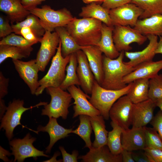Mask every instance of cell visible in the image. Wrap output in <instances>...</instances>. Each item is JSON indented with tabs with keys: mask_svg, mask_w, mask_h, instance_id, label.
Here are the masks:
<instances>
[{
	"mask_svg": "<svg viewBox=\"0 0 162 162\" xmlns=\"http://www.w3.org/2000/svg\"><path fill=\"white\" fill-rule=\"evenodd\" d=\"M161 69L162 60L145 62L136 66L134 70L123 78V81L127 84L139 79H150L158 75Z\"/></svg>",
	"mask_w": 162,
	"mask_h": 162,
	"instance_id": "19",
	"label": "cell"
},
{
	"mask_svg": "<svg viewBox=\"0 0 162 162\" xmlns=\"http://www.w3.org/2000/svg\"><path fill=\"white\" fill-rule=\"evenodd\" d=\"M133 105L127 95L119 98L109 112V117L112 121L123 129L129 128L132 125Z\"/></svg>",
	"mask_w": 162,
	"mask_h": 162,
	"instance_id": "11",
	"label": "cell"
},
{
	"mask_svg": "<svg viewBox=\"0 0 162 162\" xmlns=\"http://www.w3.org/2000/svg\"><path fill=\"white\" fill-rule=\"evenodd\" d=\"M113 28L114 26H109L103 23L101 38L97 45L105 56L112 59L116 58L120 54L114 42Z\"/></svg>",
	"mask_w": 162,
	"mask_h": 162,
	"instance_id": "25",
	"label": "cell"
},
{
	"mask_svg": "<svg viewBox=\"0 0 162 162\" xmlns=\"http://www.w3.org/2000/svg\"><path fill=\"white\" fill-rule=\"evenodd\" d=\"M18 0L20 1H21L22 0Z\"/></svg>",
	"mask_w": 162,
	"mask_h": 162,
	"instance_id": "55",
	"label": "cell"
},
{
	"mask_svg": "<svg viewBox=\"0 0 162 162\" xmlns=\"http://www.w3.org/2000/svg\"><path fill=\"white\" fill-rule=\"evenodd\" d=\"M12 62L16 70L28 87L31 93L35 94L39 87L38 72L40 71L36 59L27 62L12 59Z\"/></svg>",
	"mask_w": 162,
	"mask_h": 162,
	"instance_id": "13",
	"label": "cell"
},
{
	"mask_svg": "<svg viewBox=\"0 0 162 162\" xmlns=\"http://www.w3.org/2000/svg\"><path fill=\"white\" fill-rule=\"evenodd\" d=\"M131 3L142 10L143 13L140 17L141 19L162 14V0H132Z\"/></svg>",
	"mask_w": 162,
	"mask_h": 162,
	"instance_id": "33",
	"label": "cell"
},
{
	"mask_svg": "<svg viewBox=\"0 0 162 162\" xmlns=\"http://www.w3.org/2000/svg\"><path fill=\"white\" fill-rule=\"evenodd\" d=\"M83 162H122V154H115L110 151L107 145L92 148L85 155L78 156Z\"/></svg>",
	"mask_w": 162,
	"mask_h": 162,
	"instance_id": "23",
	"label": "cell"
},
{
	"mask_svg": "<svg viewBox=\"0 0 162 162\" xmlns=\"http://www.w3.org/2000/svg\"><path fill=\"white\" fill-rule=\"evenodd\" d=\"M134 28L146 36L151 35L162 36V14L138 20Z\"/></svg>",
	"mask_w": 162,
	"mask_h": 162,
	"instance_id": "24",
	"label": "cell"
},
{
	"mask_svg": "<svg viewBox=\"0 0 162 162\" xmlns=\"http://www.w3.org/2000/svg\"><path fill=\"white\" fill-rule=\"evenodd\" d=\"M38 43L28 41L22 36L12 33L2 38L0 41V45H7L19 47L31 46Z\"/></svg>",
	"mask_w": 162,
	"mask_h": 162,
	"instance_id": "37",
	"label": "cell"
},
{
	"mask_svg": "<svg viewBox=\"0 0 162 162\" xmlns=\"http://www.w3.org/2000/svg\"><path fill=\"white\" fill-rule=\"evenodd\" d=\"M78 61L76 52L70 55V61L67 66L65 78L59 87L65 90L72 85L80 86V83L76 72Z\"/></svg>",
	"mask_w": 162,
	"mask_h": 162,
	"instance_id": "32",
	"label": "cell"
},
{
	"mask_svg": "<svg viewBox=\"0 0 162 162\" xmlns=\"http://www.w3.org/2000/svg\"><path fill=\"white\" fill-rule=\"evenodd\" d=\"M11 26L13 32L18 35H20V31L22 27H28L39 38H42L46 31L41 24L39 18L31 14L23 21Z\"/></svg>",
	"mask_w": 162,
	"mask_h": 162,
	"instance_id": "31",
	"label": "cell"
},
{
	"mask_svg": "<svg viewBox=\"0 0 162 162\" xmlns=\"http://www.w3.org/2000/svg\"><path fill=\"white\" fill-rule=\"evenodd\" d=\"M55 31L58 34L62 44L61 52L65 57L81 50L82 47L79 45L65 27L56 28Z\"/></svg>",
	"mask_w": 162,
	"mask_h": 162,
	"instance_id": "29",
	"label": "cell"
},
{
	"mask_svg": "<svg viewBox=\"0 0 162 162\" xmlns=\"http://www.w3.org/2000/svg\"><path fill=\"white\" fill-rule=\"evenodd\" d=\"M104 0H82L83 2L86 4H89L92 2H103Z\"/></svg>",
	"mask_w": 162,
	"mask_h": 162,
	"instance_id": "53",
	"label": "cell"
},
{
	"mask_svg": "<svg viewBox=\"0 0 162 162\" xmlns=\"http://www.w3.org/2000/svg\"><path fill=\"white\" fill-rule=\"evenodd\" d=\"M10 20L7 16H0V38H3L10 34L13 32L12 27L9 24Z\"/></svg>",
	"mask_w": 162,
	"mask_h": 162,
	"instance_id": "39",
	"label": "cell"
},
{
	"mask_svg": "<svg viewBox=\"0 0 162 162\" xmlns=\"http://www.w3.org/2000/svg\"><path fill=\"white\" fill-rule=\"evenodd\" d=\"M151 162H162V150L146 147L143 150Z\"/></svg>",
	"mask_w": 162,
	"mask_h": 162,
	"instance_id": "40",
	"label": "cell"
},
{
	"mask_svg": "<svg viewBox=\"0 0 162 162\" xmlns=\"http://www.w3.org/2000/svg\"><path fill=\"white\" fill-rule=\"evenodd\" d=\"M132 152L123 149L121 154L123 162H135L132 156Z\"/></svg>",
	"mask_w": 162,
	"mask_h": 162,
	"instance_id": "48",
	"label": "cell"
},
{
	"mask_svg": "<svg viewBox=\"0 0 162 162\" xmlns=\"http://www.w3.org/2000/svg\"><path fill=\"white\" fill-rule=\"evenodd\" d=\"M31 14L38 17L45 31L52 32L59 27H65L74 17L65 8L57 10L45 5L41 8H35L29 10Z\"/></svg>",
	"mask_w": 162,
	"mask_h": 162,
	"instance_id": "5",
	"label": "cell"
},
{
	"mask_svg": "<svg viewBox=\"0 0 162 162\" xmlns=\"http://www.w3.org/2000/svg\"><path fill=\"white\" fill-rule=\"evenodd\" d=\"M80 123L78 127L73 130L72 133L79 136L84 141L85 148L89 149L92 148L91 136L92 131L90 116L86 115H80L79 116Z\"/></svg>",
	"mask_w": 162,
	"mask_h": 162,
	"instance_id": "35",
	"label": "cell"
},
{
	"mask_svg": "<svg viewBox=\"0 0 162 162\" xmlns=\"http://www.w3.org/2000/svg\"><path fill=\"white\" fill-rule=\"evenodd\" d=\"M47 103L40 102L35 105L26 108L24 106V101L23 100L19 99L13 100L9 103L5 114L1 119L0 129L3 128L5 130L6 136L10 141L14 136L13 132L15 128L19 125H21L22 128H26L37 134L36 131L31 129L21 124L22 116L28 110L39 106H44Z\"/></svg>",
	"mask_w": 162,
	"mask_h": 162,
	"instance_id": "7",
	"label": "cell"
},
{
	"mask_svg": "<svg viewBox=\"0 0 162 162\" xmlns=\"http://www.w3.org/2000/svg\"><path fill=\"white\" fill-rule=\"evenodd\" d=\"M36 138L32 136L28 133L22 139H14L9 142L11 155L14 156V162H23L28 158L32 157L36 159L38 157H49L43 151H40L33 145Z\"/></svg>",
	"mask_w": 162,
	"mask_h": 162,
	"instance_id": "9",
	"label": "cell"
},
{
	"mask_svg": "<svg viewBox=\"0 0 162 162\" xmlns=\"http://www.w3.org/2000/svg\"><path fill=\"white\" fill-rule=\"evenodd\" d=\"M0 10L6 14L12 24L23 21L31 14L18 0H0Z\"/></svg>",
	"mask_w": 162,
	"mask_h": 162,
	"instance_id": "22",
	"label": "cell"
},
{
	"mask_svg": "<svg viewBox=\"0 0 162 162\" xmlns=\"http://www.w3.org/2000/svg\"><path fill=\"white\" fill-rule=\"evenodd\" d=\"M33 49L31 46L19 47L7 45H0V64L8 58L20 60L28 57Z\"/></svg>",
	"mask_w": 162,
	"mask_h": 162,
	"instance_id": "30",
	"label": "cell"
},
{
	"mask_svg": "<svg viewBox=\"0 0 162 162\" xmlns=\"http://www.w3.org/2000/svg\"><path fill=\"white\" fill-rule=\"evenodd\" d=\"M59 148L61 152L62 156V162H77L79 155L78 151L74 150L71 154L68 153L64 147L59 146Z\"/></svg>",
	"mask_w": 162,
	"mask_h": 162,
	"instance_id": "43",
	"label": "cell"
},
{
	"mask_svg": "<svg viewBox=\"0 0 162 162\" xmlns=\"http://www.w3.org/2000/svg\"><path fill=\"white\" fill-rule=\"evenodd\" d=\"M132 156L135 162H151L144 152H134L132 151Z\"/></svg>",
	"mask_w": 162,
	"mask_h": 162,
	"instance_id": "47",
	"label": "cell"
},
{
	"mask_svg": "<svg viewBox=\"0 0 162 162\" xmlns=\"http://www.w3.org/2000/svg\"><path fill=\"white\" fill-rule=\"evenodd\" d=\"M142 13L141 9L131 3L109 10L113 26H122L134 27Z\"/></svg>",
	"mask_w": 162,
	"mask_h": 162,
	"instance_id": "10",
	"label": "cell"
},
{
	"mask_svg": "<svg viewBox=\"0 0 162 162\" xmlns=\"http://www.w3.org/2000/svg\"><path fill=\"white\" fill-rule=\"evenodd\" d=\"M109 10L95 2H92L82 7L79 16L83 18L97 19L108 26H113L109 15Z\"/></svg>",
	"mask_w": 162,
	"mask_h": 162,
	"instance_id": "26",
	"label": "cell"
},
{
	"mask_svg": "<svg viewBox=\"0 0 162 162\" xmlns=\"http://www.w3.org/2000/svg\"><path fill=\"white\" fill-rule=\"evenodd\" d=\"M20 35L26 40L31 41L40 42L41 38L37 37L31 29L28 27H22L20 31Z\"/></svg>",
	"mask_w": 162,
	"mask_h": 162,
	"instance_id": "44",
	"label": "cell"
},
{
	"mask_svg": "<svg viewBox=\"0 0 162 162\" xmlns=\"http://www.w3.org/2000/svg\"><path fill=\"white\" fill-rule=\"evenodd\" d=\"M149 80L141 79L133 81L127 94L133 104H136L148 99Z\"/></svg>",
	"mask_w": 162,
	"mask_h": 162,
	"instance_id": "28",
	"label": "cell"
},
{
	"mask_svg": "<svg viewBox=\"0 0 162 162\" xmlns=\"http://www.w3.org/2000/svg\"><path fill=\"white\" fill-rule=\"evenodd\" d=\"M148 98L155 103L162 99V74L149 80Z\"/></svg>",
	"mask_w": 162,
	"mask_h": 162,
	"instance_id": "36",
	"label": "cell"
},
{
	"mask_svg": "<svg viewBox=\"0 0 162 162\" xmlns=\"http://www.w3.org/2000/svg\"><path fill=\"white\" fill-rule=\"evenodd\" d=\"M11 154L10 152L1 146L0 147V158L5 162L10 161L8 159V156H10Z\"/></svg>",
	"mask_w": 162,
	"mask_h": 162,
	"instance_id": "49",
	"label": "cell"
},
{
	"mask_svg": "<svg viewBox=\"0 0 162 162\" xmlns=\"http://www.w3.org/2000/svg\"><path fill=\"white\" fill-rule=\"evenodd\" d=\"M78 65L76 72L80 86L87 94H91L95 79L87 58L84 52L80 50L76 52Z\"/></svg>",
	"mask_w": 162,
	"mask_h": 162,
	"instance_id": "15",
	"label": "cell"
},
{
	"mask_svg": "<svg viewBox=\"0 0 162 162\" xmlns=\"http://www.w3.org/2000/svg\"><path fill=\"white\" fill-rule=\"evenodd\" d=\"M132 83L128 84L122 89L114 90L103 88L95 80L89 101L100 112L104 119L108 120L112 106L119 98L127 94Z\"/></svg>",
	"mask_w": 162,
	"mask_h": 162,
	"instance_id": "4",
	"label": "cell"
},
{
	"mask_svg": "<svg viewBox=\"0 0 162 162\" xmlns=\"http://www.w3.org/2000/svg\"><path fill=\"white\" fill-rule=\"evenodd\" d=\"M59 41V38L56 32L45 31L40 42L41 45L36 59L40 71L45 70L50 59L55 54Z\"/></svg>",
	"mask_w": 162,
	"mask_h": 162,
	"instance_id": "12",
	"label": "cell"
},
{
	"mask_svg": "<svg viewBox=\"0 0 162 162\" xmlns=\"http://www.w3.org/2000/svg\"><path fill=\"white\" fill-rule=\"evenodd\" d=\"M156 104L148 99L136 104H133L132 110V127H143L150 123L154 117Z\"/></svg>",
	"mask_w": 162,
	"mask_h": 162,
	"instance_id": "17",
	"label": "cell"
},
{
	"mask_svg": "<svg viewBox=\"0 0 162 162\" xmlns=\"http://www.w3.org/2000/svg\"><path fill=\"white\" fill-rule=\"evenodd\" d=\"M95 80L100 85L104 76L102 52L97 45L82 46Z\"/></svg>",
	"mask_w": 162,
	"mask_h": 162,
	"instance_id": "21",
	"label": "cell"
},
{
	"mask_svg": "<svg viewBox=\"0 0 162 162\" xmlns=\"http://www.w3.org/2000/svg\"><path fill=\"white\" fill-rule=\"evenodd\" d=\"M110 124L112 129L108 132L107 145L112 153L119 154L124 149L121 142V135L123 129L112 121Z\"/></svg>",
	"mask_w": 162,
	"mask_h": 162,
	"instance_id": "34",
	"label": "cell"
},
{
	"mask_svg": "<svg viewBox=\"0 0 162 162\" xmlns=\"http://www.w3.org/2000/svg\"><path fill=\"white\" fill-rule=\"evenodd\" d=\"M150 124L162 139V111H159L154 116Z\"/></svg>",
	"mask_w": 162,
	"mask_h": 162,
	"instance_id": "42",
	"label": "cell"
},
{
	"mask_svg": "<svg viewBox=\"0 0 162 162\" xmlns=\"http://www.w3.org/2000/svg\"><path fill=\"white\" fill-rule=\"evenodd\" d=\"M46 0H22L21 2L23 7L27 10H29L37 7Z\"/></svg>",
	"mask_w": 162,
	"mask_h": 162,
	"instance_id": "46",
	"label": "cell"
},
{
	"mask_svg": "<svg viewBox=\"0 0 162 162\" xmlns=\"http://www.w3.org/2000/svg\"><path fill=\"white\" fill-rule=\"evenodd\" d=\"M67 90L74 100L73 118L80 115L89 116L101 115L100 112L87 99H89L90 97L79 87L72 85L69 87Z\"/></svg>",
	"mask_w": 162,
	"mask_h": 162,
	"instance_id": "14",
	"label": "cell"
},
{
	"mask_svg": "<svg viewBox=\"0 0 162 162\" xmlns=\"http://www.w3.org/2000/svg\"><path fill=\"white\" fill-rule=\"evenodd\" d=\"M156 104V106L158 107L162 111V99L158 101Z\"/></svg>",
	"mask_w": 162,
	"mask_h": 162,
	"instance_id": "54",
	"label": "cell"
},
{
	"mask_svg": "<svg viewBox=\"0 0 162 162\" xmlns=\"http://www.w3.org/2000/svg\"><path fill=\"white\" fill-rule=\"evenodd\" d=\"M62 44L60 39L56 52L53 56L50 67L46 75L39 80V87L35 95L42 93L45 89L50 87H58L66 76L65 71L70 59V55L64 57L61 52Z\"/></svg>",
	"mask_w": 162,
	"mask_h": 162,
	"instance_id": "3",
	"label": "cell"
},
{
	"mask_svg": "<svg viewBox=\"0 0 162 162\" xmlns=\"http://www.w3.org/2000/svg\"><path fill=\"white\" fill-rule=\"evenodd\" d=\"M90 119L95 136L92 147L97 148L107 145L109 132L106 129L104 117L100 115L90 116Z\"/></svg>",
	"mask_w": 162,
	"mask_h": 162,
	"instance_id": "27",
	"label": "cell"
},
{
	"mask_svg": "<svg viewBox=\"0 0 162 162\" xmlns=\"http://www.w3.org/2000/svg\"><path fill=\"white\" fill-rule=\"evenodd\" d=\"M132 0H104L102 6L110 10L130 3Z\"/></svg>",
	"mask_w": 162,
	"mask_h": 162,
	"instance_id": "41",
	"label": "cell"
},
{
	"mask_svg": "<svg viewBox=\"0 0 162 162\" xmlns=\"http://www.w3.org/2000/svg\"><path fill=\"white\" fill-rule=\"evenodd\" d=\"M47 93L51 96L49 104L44 106L41 115L49 118H58L61 117L66 119L69 113L68 108L72 98L71 94L58 87H50L46 89Z\"/></svg>",
	"mask_w": 162,
	"mask_h": 162,
	"instance_id": "6",
	"label": "cell"
},
{
	"mask_svg": "<svg viewBox=\"0 0 162 162\" xmlns=\"http://www.w3.org/2000/svg\"><path fill=\"white\" fill-rule=\"evenodd\" d=\"M146 36L149 43L144 49L134 52H124V55L130 60L128 62H124L126 64L136 67L142 63L152 61L156 54L155 51L158 43V38L157 36L154 35Z\"/></svg>",
	"mask_w": 162,
	"mask_h": 162,
	"instance_id": "18",
	"label": "cell"
},
{
	"mask_svg": "<svg viewBox=\"0 0 162 162\" xmlns=\"http://www.w3.org/2000/svg\"><path fill=\"white\" fill-rule=\"evenodd\" d=\"M73 128L67 129L59 125L57 118H49V121L45 126L39 125L37 128V134L39 132H47L50 137V142L46 148V154L50 153L55 144L58 140L69 136V134L72 133Z\"/></svg>",
	"mask_w": 162,
	"mask_h": 162,
	"instance_id": "20",
	"label": "cell"
},
{
	"mask_svg": "<svg viewBox=\"0 0 162 162\" xmlns=\"http://www.w3.org/2000/svg\"><path fill=\"white\" fill-rule=\"evenodd\" d=\"M155 53L156 54H162V36L159 37V40L158 41Z\"/></svg>",
	"mask_w": 162,
	"mask_h": 162,
	"instance_id": "51",
	"label": "cell"
},
{
	"mask_svg": "<svg viewBox=\"0 0 162 162\" xmlns=\"http://www.w3.org/2000/svg\"><path fill=\"white\" fill-rule=\"evenodd\" d=\"M112 37L115 46L120 52L131 50L132 47L130 45L131 43L141 45L148 39L146 36L130 26H114Z\"/></svg>",
	"mask_w": 162,
	"mask_h": 162,
	"instance_id": "8",
	"label": "cell"
},
{
	"mask_svg": "<svg viewBox=\"0 0 162 162\" xmlns=\"http://www.w3.org/2000/svg\"><path fill=\"white\" fill-rule=\"evenodd\" d=\"M60 155V153L58 152H57L55 153L53 156L50 159L45 160L43 162H62V159L57 160V157Z\"/></svg>",
	"mask_w": 162,
	"mask_h": 162,
	"instance_id": "52",
	"label": "cell"
},
{
	"mask_svg": "<svg viewBox=\"0 0 162 162\" xmlns=\"http://www.w3.org/2000/svg\"><path fill=\"white\" fill-rule=\"evenodd\" d=\"M121 142L124 149L130 151L143 150L147 147L143 127L123 129Z\"/></svg>",
	"mask_w": 162,
	"mask_h": 162,
	"instance_id": "16",
	"label": "cell"
},
{
	"mask_svg": "<svg viewBox=\"0 0 162 162\" xmlns=\"http://www.w3.org/2000/svg\"><path fill=\"white\" fill-rule=\"evenodd\" d=\"M102 24L101 21L94 18L74 17L65 27L76 43L83 46L98 45Z\"/></svg>",
	"mask_w": 162,
	"mask_h": 162,
	"instance_id": "1",
	"label": "cell"
},
{
	"mask_svg": "<svg viewBox=\"0 0 162 162\" xmlns=\"http://www.w3.org/2000/svg\"><path fill=\"white\" fill-rule=\"evenodd\" d=\"M9 79L6 78L0 72V99H2L8 93Z\"/></svg>",
	"mask_w": 162,
	"mask_h": 162,
	"instance_id": "45",
	"label": "cell"
},
{
	"mask_svg": "<svg viewBox=\"0 0 162 162\" xmlns=\"http://www.w3.org/2000/svg\"><path fill=\"white\" fill-rule=\"evenodd\" d=\"M146 138L147 147L155 148L162 150V139L153 128L143 127Z\"/></svg>",
	"mask_w": 162,
	"mask_h": 162,
	"instance_id": "38",
	"label": "cell"
},
{
	"mask_svg": "<svg viewBox=\"0 0 162 162\" xmlns=\"http://www.w3.org/2000/svg\"><path fill=\"white\" fill-rule=\"evenodd\" d=\"M7 107L5 106L4 101L3 99H0V120L2 119L4 113L5 112Z\"/></svg>",
	"mask_w": 162,
	"mask_h": 162,
	"instance_id": "50",
	"label": "cell"
},
{
	"mask_svg": "<svg viewBox=\"0 0 162 162\" xmlns=\"http://www.w3.org/2000/svg\"><path fill=\"white\" fill-rule=\"evenodd\" d=\"M124 52H120L119 56L115 59L103 56L104 78L100 86L103 88L111 90L122 89L127 85L124 83L123 78L136 68L126 64L123 59Z\"/></svg>",
	"mask_w": 162,
	"mask_h": 162,
	"instance_id": "2",
	"label": "cell"
}]
</instances>
